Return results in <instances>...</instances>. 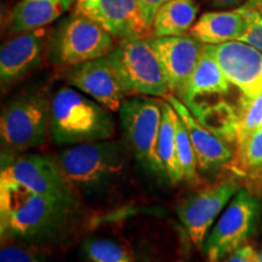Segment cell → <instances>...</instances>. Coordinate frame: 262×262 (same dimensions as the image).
Listing matches in <instances>:
<instances>
[{"label": "cell", "mask_w": 262, "mask_h": 262, "mask_svg": "<svg viewBox=\"0 0 262 262\" xmlns=\"http://www.w3.org/2000/svg\"><path fill=\"white\" fill-rule=\"evenodd\" d=\"M74 0H18L5 18V29L16 35L45 28L66 14Z\"/></svg>", "instance_id": "e0dca14e"}, {"label": "cell", "mask_w": 262, "mask_h": 262, "mask_svg": "<svg viewBox=\"0 0 262 262\" xmlns=\"http://www.w3.org/2000/svg\"><path fill=\"white\" fill-rule=\"evenodd\" d=\"M58 168L73 191L100 187L125 168V148L119 141H97L73 145L56 158Z\"/></svg>", "instance_id": "3957f363"}, {"label": "cell", "mask_w": 262, "mask_h": 262, "mask_svg": "<svg viewBox=\"0 0 262 262\" xmlns=\"http://www.w3.org/2000/svg\"><path fill=\"white\" fill-rule=\"evenodd\" d=\"M50 135L58 145L111 139L114 122L107 108L73 88H62L50 101Z\"/></svg>", "instance_id": "7a4b0ae2"}, {"label": "cell", "mask_w": 262, "mask_h": 262, "mask_svg": "<svg viewBox=\"0 0 262 262\" xmlns=\"http://www.w3.org/2000/svg\"><path fill=\"white\" fill-rule=\"evenodd\" d=\"M148 40L162 64L170 93L182 100L202 54L203 44L191 34L152 37Z\"/></svg>", "instance_id": "5bb4252c"}, {"label": "cell", "mask_w": 262, "mask_h": 262, "mask_svg": "<svg viewBox=\"0 0 262 262\" xmlns=\"http://www.w3.org/2000/svg\"><path fill=\"white\" fill-rule=\"evenodd\" d=\"M241 186L235 179L217 181L188 195L178 206V216L188 238L202 248L208 231L227 203L237 194Z\"/></svg>", "instance_id": "30bf717a"}, {"label": "cell", "mask_w": 262, "mask_h": 262, "mask_svg": "<svg viewBox=\"0 0 262 262\" xmlns=\"http://www.w3.org/2000/svg\"><path fill=\"white\" fill-rule=\"evenodd\" d=\"M120 123L134 156L147 171L164 175L158 155V139L163 119L162 101L150 96L125 100L119 108Z\"/></svg>", "instance_id": "52a82bcc"}, {"label": "cell", "mask_w": 262, "mask_h": 262, "mask_svg": "<svg viewBox=\"0 0 262 262\" xmlns=\"http://www.w3.org/2000/svg\"><path fill=\"white\" fill-rule=\"evenodd\" d=\"M74 12L85 16L118 40L152 38L137 0H74Z\"/></svg>", "instance_id": "8fae6325"}, {"label": "cell", "mask_w": 262, "mask_h": 262, "mask_svg": "<svg viewBox=\"0 0 262 262\" xmlns=\"http://www.w3.org/2000/svg\"><path fill=\"white\" fill-rule=\"evenodd\" d=\"M47 29L16 34L4 42L0 50V80L2 88L17 83L40 63Z\"/></svg>", "instance_id": "2e32d148"}, {"label": "cell", "mask_w": 262, "mask_h": 262, "mask_svg": "<svg viewBox=\"0 0 262 262\" xmlns=\"http://www.w3.org/2000/svg\"><path fill=\"white\" fill-rule=\"evenodd\" d=\"M62 78L74 89L88 95L112 112L119 111L127 96L107 56L63 70Z\"/></svg>", "instance_id": "7c38bea8"}, {"label": "cell", "mask_w": 262, "mask_h": 262, "mask_svg": "<svg viewBox=\"0 0 262 262\" xmlns=\"http://www.w3.org/2000/svg\"><path fill=\"white\" fill-rule=\"evenodd\" d=\"M84 253L91 262H134L127 249L111 239H89L84 243Z\"/></svg>", "instance_id": "cb8c5ba5"}, {"label": "cell", "mask_w": 262, "mask_h": 262, "mask_svg": "<svg viewBox=\"0 0 262 262\" xmlns=\"http://www.w3.org/2000/svg\"><path fill=\"white\" fill-rule=\"evenodd\" d=\"M206 45V44H204ZM220 64L227 80L244 96L254 98L262 94V52L242 40L206 45Z\"/></svg>", "instance_id": "4fadbf2b"}, {"label": "cell", "mask_w": 262, "mask_h": 262, "mask_svg": "<svg viewBox=\"0 0 262 262\" xmlns=\"http://www.w3.org/2000/svg\"><path fill=\"white\" fill-rule=\"evenodd\" d=\"M225 262H260L258 253L251 245L244 244L226 257Z\"/></svg>", "instance_id": "83f0119b"}, {"label": "cell", "mask_w": 262, "mask_h": 262, "mask_svg": "<svg viewBox=\"0 0 262 262\" xmlns=\"http://www.w3.org/2000/svg\"><path fill=\"white\" fill-rule=\"evenodd\" d=\"M107 57L127 95L164 98L170 94L162 64L148 39L119 40Z\"/></svg>", "instance_id": "8992f818"}, {"label": "cell", "mask_w": 262, "mask_h": 262, "mask_svg": "<svg viewBox=\"0 0 262 262\" xmlns=\"http://www.w3.org/2000/svg\"><path fill=\"white\" fill-rule=\"evenodd\" d=\"M0 262H44L31 248L16 243H2Z\"/></svg>", "instance_id": "4316f807"}, {"label": "cell", "mask_w": 262, "mask_h": 262, "mask_svg": "<svg viewBox=\"0 0 262 262\" xmlns=\"http://www.w3.org/2000/svg\"><path fill=\"white\" fill-rule=\"evenodd\" d=\"M237 147L242 146L255 133L262 129V94L250 98L242 96L237 107Z\"/></svg>", "instance_id": "603a6c76"}, {"label": "cell", "mask_w": 262, "mask_h": 262, "mask_svg": "<svg viewBox=\"0 0 262 262\" xmlns=\"http://www.w3.org/2000/svg\"><path fill=\"white\" fill-rule=\"evenodd\" d=\"M231 83L225 77L220 64L214 55L203 44L202 54L198 63L189 79L187 90L182 98V102L188 108L194 104L198 98L206 96H222L228 94Z\"/></svg>", "instance_id": "d6986e66"}, {"label": "cell", "mask_w": 262, "mask_h": 262, "mask_svg": "<svg viewBox=\"0 0 262 262\" xmlns=\"http://www.w3.org/2000/svg\"><path fill=\"white\" fill-rule=\"evenodd\" d=\"M137 2H139L146 21L148 22V25L152 27V22L153 18H155L157 10H158L164 3L169 2V0H137Z\"/></svg>", "instance_id": "f1b7e54d"}, {"label": "cell", "mask_w": 262, "mask_h": 262, "mask_svg": "<svg viewBox=\"0 0 262 262\" xmlns=\"http://www.w3.org/2000/svg\"><path fill=\"white\" fill-rule=\"evenodd\" d=\"M51 102L37 93L22 94L5 104L0 117L3 150L24 153L45 145L50 134Z\"/></svg>", "instance_id": "5b68a950"}, {"label": "cell", "mask_w": 262, "mask_h": 262, "mask_svg": "<svg viewBox=\"0 0 262 262\" xmlns=\"http://www.w3.org/2000/svg\"><path fill=\"white\" fill-rule=\"evenodd\" d=\"M176 140H178V157L182 169L183 181L194 183L198 180V172H196V169L199 168L198 162H196L195 152L193 149L188 131L180 117L178 120V129H176Z\"/></svg>", "instance_id": "d4e9b609"}, {"label": "cell", "mask_w": 262, "mask_h": 262, "mask_svg": "<svg viewBox=\"0 0 262 262\" xmlns=\"http://www.w3.org/2000/svg\"><path fill=\"white\" fill-rule=\"evenodd\" d=\"M228 166L238 179L244 181L248 191L255 194L262 193V129L237 147Z\"/></svg>", "instance_id": "44dd1931"}, {"label": "cell", "mask_w": 262, "mask_h": 262, "mask_svg": "<svg viewBox=\"0 0 262 262\" xmlns=\"http://www.w3.org/2000/svg\"><path fill=\"white\" fill-rule=\"evenodd\" d=\"M162 108L163 119L158 139V155L166 178L170 180V182L178 183L183 181L182 169L178 157V140H176L179 114L168 101H162Z\"/></svg>", "instance_id": "7402d4cb"}, {"label": "cell", "mask_w": 262, "mask_h": 262, "mask_svg": "<svg viewBox=\"0 0 262 262\" xmlns=\"http://www.w3.org/2000/svg\"><path fill=\"white\" fill-rule=\"evenodd\" d=\"M25 188L74 209L78 202L74 191L62 176L56 160L41 155L2 152V175Z\"/></svg>", "instance_id": "9c48e42d"}, {"label": "cell", "mask_w": 262, "mask_h": 262, "mask_svg": "<svg viewBox=\"0 0 262 262\" xmlns=\"http://www.w3.org/2000/svg\"><path fill=\"white\" fill-rule=\"evenodd\" d=\"M164 98L175 108L179 117L185 124L193 149L195 152L199 168L204 171H214L232 162L235 152L228 145L227 140L222 139L221 136L216 135L203 125L178 96L170 93Z\"/></svg>", "instance_id": "9a60e30c"}, {"label": "cell", "mask_w": 262, "mask_h": 262, "mask_svg": "<svg viewBox=\"0 0 262 262\" xmlns=\"http://www.w3.org/2000/svg\"><path fill=\"white\" fill-rule=\"evenodd\" d=\"M206 3H209L211 6L217 9H227V8H234V6H241L244 3H247L248 0H205Z\"/></svg>", "instance_id": "f546056e"}, {"label": "cell", "mask_w": 262, "mask_h": 262, "mask_svg": "<svg viewBox=\"0 0 262 262\" xmlns=\"http://www.w3.org/2000/svg\"><path fill=\"white\" fill-rule=\"evenodd\" d=\"M116 45V38L101 26L73 12L55 28L49 38L48 56L55 67L63 71L106 57Z\"/></svg>", "instance_id": "277c9868"}, {"label": "cell", "mask_w": 262, "mask_h": 262, "mask_svg": "<svg viewBox=\"0 0 262 262\" xmlns=\"http://www.w3.org/2000/svg\"><path fill=\"white\" fill-rule=\"evenodd\" d=\"M241 6L248 17L247 29L241 40L262 52V0H248Z\"/></svg>", "instance_id": "484cf974"}, {"label": "cell", "mask_w": 262, "mask_h": 262, "mask_svg": "<svg viewBox=\"0 0 262 262\" xmlns=\"http://www.w3.org/2000/svg\"><path fill=\"white\" fill-rule=\"evenodd\" d=\"M199 6L195 0H169L157 10L152 22V37H179L188 34L196 21Z\"/></svg>", "instance_id": "ffe728a7"}, {"label": "cell", "mask_w": 262, "mask_h": 262, "mask_svg": "<svg viewBox=\"0 0 262 262\" xmlns=\"http://www.w3.org/2000/svg\"><path fill=\"white\" fill-rule=\"evenodd\" d=\"M74 209L0 178L2 238L38 239L56 232Z\"/></svg>", "instance_id": "6da1fadb"}, {"label": "cell", "mask_w": 262, "mask_h": 262, "mask_svg": "<svg viewBox=\"0 0 262 262\" xmlns=\"http://www.w3.org/2000/svg\"><path fill=\"white\" fill-rule=\"evenodd\" d=\"M261 215L257 194L241 188L212 228L204 244L209 262H220L245 244L256 231Z\"/></svg>", "instance_id": "ba28073f"}, {"label": "cell", "mask_w": 262, "mask_h": 262, "mask_svg": "<svg viewBox=\"0 0 262 262\" xmlns=\"http://www.w3.org/2000/svg\"><path fill=\"white\" fill-rule=\"evenodd\" d=\"M258 261L262 262V248L260 249V251H258Z\"/></svg>", "instance_id": "4dcf8cb0"}, {"label": "cell", "mask_w": 262, "mask_h": 262, "mask_svg": "<svg viewBox=\"0 0 262 262\" xmlns=\"http://www.w3.org/2000/svg\"><path fill=\"white\" fill-rule=\"evenodd\" d=\"M248 26V17L242 6L225 11H208L195 21L189 31L193 38L206 45H217L241 40Z\"/></svg>", "instance_id": "ac0fdd59"}]
</instances>
